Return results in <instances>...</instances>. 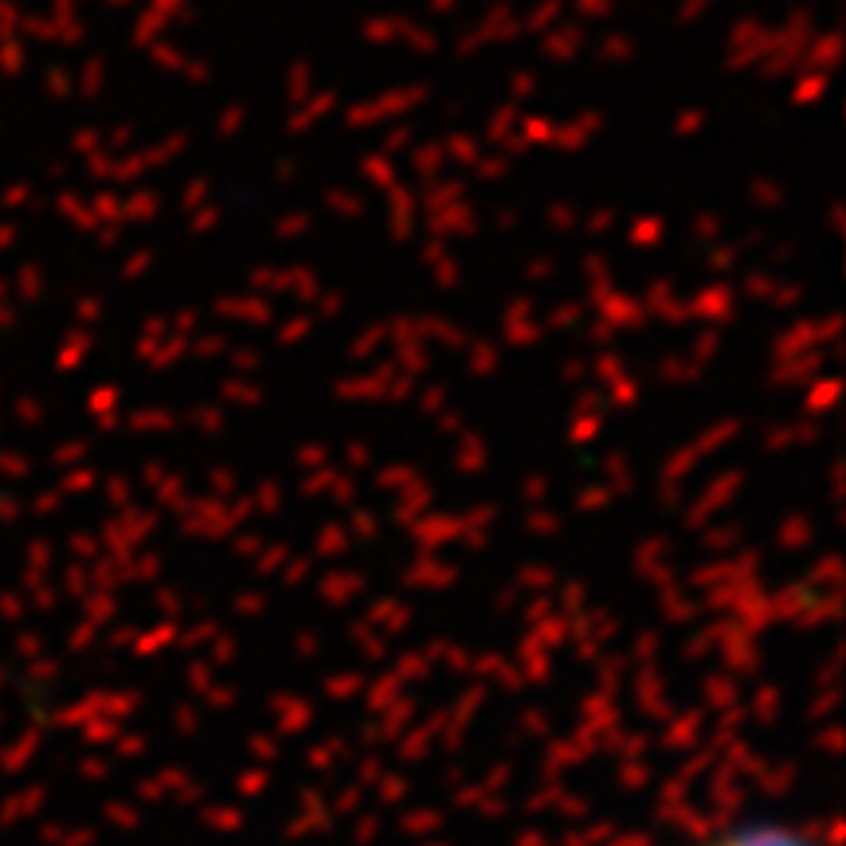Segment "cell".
<instances>
[{"label": "cell", "mask_w": 846, "mask_h": 846, "mask_svg": "<svg viewBox=\"0 0 846 846\" xmlns=\"http://www.w3.org/2000/svg\"><path fill=\"white\" fill-rule=\"evenodd\" d=\"M717 846H815L803 835H792V831H780V827H760V831H745V835H733Z\"/></svg>", "instance_id": "obj_1"}]
</instances>
